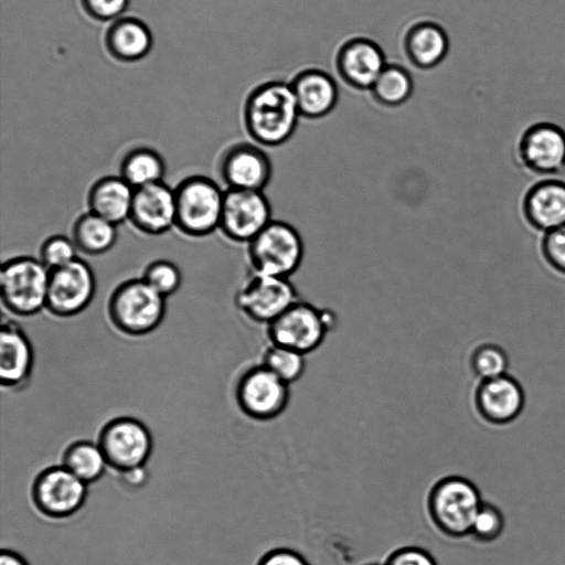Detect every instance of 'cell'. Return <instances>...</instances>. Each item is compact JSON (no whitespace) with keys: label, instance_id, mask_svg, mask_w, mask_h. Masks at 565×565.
Returning a JSON list of instances; mask_svg holds the SVG:
<instances>
[{"label":"cell","instance_id":"277c9868","mask_svg":"<svg viewBox=\"0 0 565 565\" xmlns=\"http://www.w3.org/2000/svg\"><path fill=\"white\" fill-rule=\"evenodd\" d=\"M50 269L33 256L7 259L0 270L3 307L19 317H31L46 309Z\"/></svg>","mask_w":565,"mask_h":565},{"label":"cell","instance_id":"8992f818","mask_svg":"<svg viewBox=\"0 0 565 565\" xmlns=\"http://www.w3.org/2000/svg\"><path fill=\"white\" fill-rule=\"evenodd\" d=\"M305 245L290 223L271 220L248 244L252 271L290 278L300 267Z\"/></svg>","mask_w":565,"mask_h":565},{"label":"cell","instance_id":"484cf974","mask_svg":"<svg viewBox=\"0 0 565 565\" xmlns=\"http://www.w3.org/2000/svg\"><path fill=\"white\" fill-rule=\"evenodd\" d=\"M166 163L161 154L149 147H136L122 158L119 175L134 189L163 181Z\"/></svg>","mask_w":565,"mask_h":565},{"label":"cell","instance_id":"1f68e13d","mask_svg":"<svg viewBox=\"0 0 565 565\" xmlns=\"http://www.w3.org/2000/svg\"><path fill=\"white\" fill-rule=\"evenodd\" d=\"M74 241L65 235H51L40 247V260L51 270L65 266L77 258Z\"/></svg>","mask_w":565,"mask_h":565},{"label":"cell","instance_id":"9a60e30c","mask_svg":"<svg viewBox=\"0 0 565 565\" xmlns=\"http://www.w3.org/2000/svg\"><path fill=\"white\" fill-rule=\"evenodd\" d=\"M129 221L140 233L161 235L175 226V196L163 181L135 189Z\"/></svg>","mask_w":565,"mask_h":565},{"label":"cell","instance_id":"ab89813d","mask_svg":"<svg viewBox=\"0 0 565 565\" xmlns=\"http://www.w3.org/2000/svg\"><path fill=\"white\" fill-rule=\"evenodd\" d=\"M367 565H384V564L372 563V564H367Z\"/></svg>","mask_w":565,"mask_h":565},{"label":"cell","instance_id":"f35d334b","mask_svg":"<svg viewBox=\"0 0 565 565\" xmlns=\"http://www.w3.org/2000/svg\"><path fill=\"white\" fill-rule=\"evenodd\" d=\"M0 565H29L28 562L18 553L11 550H2L0 555Z\"/></svg>","mask_w":565,"mask_h":565},{"label":"cell","instance_id":"5b68a950","mask_svg":"<svg viewBox=\"0 0 565 565\" xmlns=\"http://www.w3.org/2000/svg\"><path fill=\"white\" fill-rule=\"evenodd\" d=\"M482 504L477 487L468 479L449 476L438 480L427 498L434 525L450 537L470 534L472 522Z\"/></svg>","mask_w":565,"mask_h":565},{"label":"cell","instance_id":"9c48e42d","mask_svg":"<svg viewBox=\"0 0 565 565\" xmlns=\"http://www.w3.org/2000/svg\"><path fill=\"white\" fill-rule=\"evenodd\" d=\"M107 465L119 473L146 465L152 452L147 426L132 417H117L100 430L98 441Z\"/></svg>","mask_w":565,"mask_h":565},{"label":"cell","instance_id":"836d02e7","mask_svg":"<svg viewBox=\"0 0 565 565\" xmlns=\"http://www.w3.org/2000/svg\"><path fill=\"white\" fill-rule=\"evenodd\" d=\"M84 11L94 20L109 21L121 17L129 0H81Z\"/></svg>","mask_w":565,"mask_h":565},{"label":"cell","instance_id":"f1b7e54d","mask_svg":"<svg viewBox=\"0 0 565 565\" xmlns=\"http://www.w3.org/2000/svg\"><path fill=\"white\" fill-rule=\"evenodd\" d=\"M305 356L296 350L270 343L263 354L262 364L290 385L302 376Z\"/></svg>","mask_w":565,"mask_h":565},{"label":"cell","instance_id":"ac0fdd59","mask_svg":"<svg viewBox=\"0 0 565 565\" xmlns=\"http://www.w3.org/2000/svg\"><path fill=\"white\" fill-rule=\"evenodd\" d=\"M525 163L535 172H565V132L552 124H540L526 131L521 143Z\"/></svg>","mask_w":565,"mask_h":565},{"label":"cell","instance_id":"44dd1931","mask_svg":"<svg viewBox=\"0 0 565 565\" xmlns=\"http://www.w3.org/2000/svg\"><path fill=\"white\" fill-rule=\"evenodd\" d=\"M450 35L438 22L419 21L404 38L406 56L413 65L428 70L443 63L450 52Z\"/></svg>","mask_w":565,"mask_h":565},{"label":"cell","instance_id":"5bb4252c","mask_svg":"<svg viewBox=\"0 0 565 565\" xmlns=\"http://www.w3.org/2000/svg\"><path fill=\"white\" fill-rule=\"evenodd\" d=\"M218 172L227 189L264 191L273 177V164L262 146L237 142L220 159Z\"/></svg>","mask_w":565,"mask_h":565},{"label":"cell","instance_id":"d6986e66","mask_svg":"<svg viewBox=\"0 0 565 565\" xmlns=\"http://www.w3.org/2000/svg\"><path fill=\"white\" fill-rule=\"evenodd\" d=\"M480 415L493 424H505L516 418L524 405L520 384L509 375L482 381L476 392Z\"/></svg>","mask_w":565,"mask_h":565},{"label":"cell","instance_id":"4fadbf2b","mask_svg":"<svg viewBox=\"0 0 565 565\" xmlns=\"http://www.w3.org/2000/svg\"><path fill=\"white\" fill-rule=\"evenodd\" d=\"M271 220L264 191L225 190L220 230L228 239L248 244Z\"/></svg>","mask_w":565,"mask_h":565},{"label":"cell","instance_id":"4dcf8cb0","mask_svg":"<svg viewBox=\"0 0 565 565\" xmlns=\"http://www.w3.org/2000/svg\"><path fill=\"white\" fill-rule=\"evenodd\" d=\"M141 278L166 299L174 295L182 284L180 268L168 259L151 262Z\"/></svg>","mask_w":565,"mask_h":565},{"label":"cell","instance_id":"74e56055","mask_svg":"<svg viewBox=\"0 0 565 565\" xmlns=\"http://www.w3.org/2000/svg\"><path fill=\"white\" fill-rule=\"evenodd\" d=\"M120 481L129 489H139L148 480V472L145 466L120 472Z\"/></svg>","mask_w":565,"mask_h":565},{"label":"cell","instance_id":"603a6c76","mask_svg":"<svg viewBox=\"0 0 565 565\" xmlns=\"http://www.w3.org/2000/svg\"><path fill=\"white\" fill-rule=\"evenodd\" d=\"M153 38L149 26L136 17H120L105 34L108 53L119 62L131 63L146 57L152 49Z\"/></svg>","mask_w":565,"mask_h":565},{"label":"cell","instance_id":"7402d4cb","mask_svg":"<svg viewBox=\"0 0 565 565\" xmlns=\"http://www.w3.org/2000/svg\"><path fill=\"white\" fill-rule=\"evenodd\" d=\"M135 189L120 175L96 180L87 193L88 211L115 225L129 221Z\"/></svg>","mask_w":565,"mask_h":565},{"label":"cell","instance_id":"ba28073f","mask_svg":"<svg viewBox=\"0 0 565 565\" xmlns=\"http://www.w3.org/2000/svg\"><path fill=\"white\" fill-rule=\"evenodd\" d=\"M290 278L252 271L235 295V306L249 320L268 326L299 300Z\"/></svg>","mask_w":565,"mask_h":565},{"label":"cell","instance_id":"30bf717a","mask_svg":"<svg viewBox=\"0 0 565 565\" xmlns=\"http://www.w3.org/2000/svg\"><path fill=\"white\" fill-rule=\"evenodd\" d=\"M95 292L93 268L77 257L65 266L50 270L45 310L58 318L74 317L90 305Z\"/></svg>","mask_w":565,"mask_h":565},{"label":"cell","instance_id":"8fae6325","mask_svg":"<svg viewBox=\"0 0 565 565\" xmlns=\"http://www.w3.org/2000/svg\"><path fill=\"white\" fill-rule=\"evenodd\" d=\"M235 396L241 411L257 420H270L286 409L289 385L263 364L252 366L239 377Z\"/></svg>","mask_w":565,"mask_h":565},{"label":"cell","instance_id":"d590c367","mask_svg":"<svg viewBox=\"0 0 565 565\" xmlns=\"http://www.w3.org/2000/svg\"><path fill=\"white\" fill-rule=\"evenodd\" d=\"M543 246L548 262L565 271V225L547 232Z\"/></svg>","mask_w":565,"mask_h":565},{"label":"cell","instance_id":"7c38bea8","mask_svg":"<svg viewBox=\"0 0 565 565\" xmlns=\"http://www.w3.org/2000/svg\"><path fill=\"white\" fill-rule=\"evenodd\" d=\"M31 495L40 513L51 519H65L84 504L87 484L64 466H52L35 477Z\"/></svg>","mask_w":565,"mask_h":565},{"label":"cell","instance_id":"2e32d148","mask_svg":"<svg viewBox=\"0 0 565 565\" xmlns=\"http://www.w3.org/2000/svg\"><path fill=\"white\" fill-rule=\"evenodd\" d=\"M387 62L381 46L369 38L345 41L338 50L335 66L340 77L356 89H371Z\"/></svg>","mask_w":565,"mask_h":565},{"label":"cell","instance_id":"8d00e7d4","mask_svg":"<svg viewBox=\"0 0 565 565\" xmlns=\"http://www.w3.org/2000/svg\"><path fill=\"white\" fill-rule=\"evenodd\" d=\"M256 565H310L297 551L278 547L265 553Z\"/></svg>","mask_w":565,"mask_h":565},{"label":"cell","instance_id":"d6a6232c","mask_svg":"<svg viewBox=\"0 0 565 565\" xmlns=\"http://www.w3.org/2000/svg\"><path fill=\"white\" fill-rule=\"evenodd\" d=\"M504 527V519L500 510L482 502L470 530V535L480 542H491L500 536Z\"/></svg>","mask_w":565,"mask_h":565},{"label":"cell","instance_id":"f546056e","mask_svg":"<svg viewBox=\"0 0 565 565\" xmlns=\"http://www.w3.org/2000/svg\"><path fill=\"white\" fill-rule=\"evenodd\" d=\"M470 363L473 372L482 380H491L505 375L509 366V354L497 344H477L471 353Z\"/></svg>","mask_w":565,"mask_h":565},{"label":"cell","instance_id":"3957f363","mask_svg":"<svg viewBox=\"0 0 565 565\" xmlns=\"http://www.w3.org/2000/svg\"><path fill=\"white\" fill-rule=\"evenodd\" d=\"M224 193L205 175L181 180L174 188L175 227L190 237H204L220 230Z\"/></svg>","mask_w":565,"mask_h":565},{"label":"cell","instance_id":"ffe728a7","mask_svg":"<svg viewBox=\"0 0 565 565\" xmlns=\"http://www.w3.org/2000/svg\"><path fill=\"white\" fill-rule=\"evenodd\" d=\"M301 117L318 119L330 114L339 98L333 77L319 68L300 71L289 82Z\"/></svg>","mask_w":565,"mask_h":565},{"label":"cell","instance_id":"83f0119b","mask_svg":"<svg viewBox=\"0 0 565 565\" xmlns=\"http://www.w3.org/2000/svg\"><path fill=\"white\" fill-rule=\"evenodd\" d=\"M413 89L409 72L402 65L387 63L370 92L382 106L397 107L411 97Z\"/></svg>","mask_w":565,"mask_h":565},{"label":"cell","instance_id":"4316f807","mask_svg":"<svg viewBox=\"0 0 565 565\" xmlns=\"http://www.w3.org/2000/svg\"><path fill=\"white\" fill-rule=\"evenodd\" d=\"M62 466L84 483L89 484L104 475L108 465L98 444L78 440L65 449Z\"/></svg>","mask_w":565,"mask_h":565},{"label":"cell","instance_id":"7a4b0ae2","mask_svg":"<svg viewBox=\"0 0 565 565\" xmlns=\"http://www.w3.org/2000/svg\"><path fill=\"white\" fill-rule=\"evenodd\" d=\"M166 298L142 278L120 282L111 292L107 312L114 327L132 337L154 331L166 316Z\"/></svg>","mask_w":565,"mask_h":565},{"label":"cell","instance_id":"e575fe53","mask_svg":"<svg viewBox=\"0 0 565 565\" xmlns=\"http://www.w3.org/2000/svg\"><path fill=\"white\" fill-rule=\"evenodd\" d=\"M384 565H438L435 557L419 546H403L392 552Z\"/></svg>","mask_w":565,"mask_h":565},{"label":"cell","instance_id":"e0dca14e","mask_svg":"<svg viewBox=\"0 0 565 565\" xmlns=\"http://www.w3.org/2000/svg\"><path fill=\"white\" fill-rule=\"evenodd\" d=\"M33 349L22 327L3 319L0 332V381L8 388H21L32 373Z\"/></svg>","mask_w":565,"mask_h":565},{"label":"cell","instance_id":"52a82bcc","mask_svg":"<svg viewBox=\"0 0 565 565\" xmlns=\"http://www.w3.org/2000/svg\"><path fill=\"white\" fill-rule=\"evenodd\" d=\"M334 326L335 316L331 311L299 299L266 327L271 344L307 355L322 344Z\"/></svg>","mask_w":565,"mask_h":565},{"label":"cell","instance_id":"d4e9b609","mask_svg":"<svg viewBox=\"0 0 565 565\" xmlns=\"http://www.w3.org/2000/svg\"><path fill=\"white\" fill-rule=\"evenodd\" d=\"M117 238V225L89 211L79 215L72 227V239L86 255H102L110 250Z\"/></svg>","mask_w":565,"mask_h":565},{"label":"cell","instance_id":"6da1fadb","mask_svg":"<svg viewBox=\"0 0 565 565\" xmlns=\"http://www.w3.org/2000/svg\"><path fill=\"white\" fill-rule=\"evenodd\" d=\"M301 117L290 83L269 81L247 96L243 118L247 134L262 147H278L296 131Z\"/></svg>","mask_w":565,"mask_h":565},{"label":"cell","instance_id":"cb8c5ba5","mask_svg":"<svg viewBox=\"0 0 565 565\" xmlns=\"http://www.w3.org/2000/svg\"><path fill=\"white\" fill-rule=\"evenodd\" d=\"M525 213L534 226L545 232L565 225V181L535 185L525 199Z\"/></svg>","mask_w":565,"mask_h":565}]
</instances>
